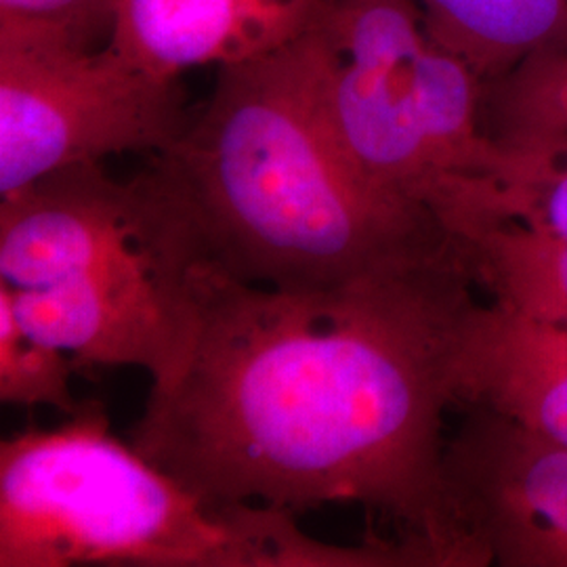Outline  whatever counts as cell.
<instances>
[{
	"label": "cell",
	"instance_id": "cell-6",
	"mask_svg": "<svg viewBox=\"0 0 567 567\" xmlns=\"http://www.w3.org/2000/svg\"><path fill=\"white\" fill-rule=\"evenodd\" d=\"M187 122L179 79L143 68L112 42L76 49L0 39V198L74 164L163 154Z\"/></svg>",
	"mask_w": 567,
	"mask_h": 567
},
{
	"label": "cell",
	"instance_id": "cell-15",
	"mask_svg": "<svg viewBox=\"0 0 567 567\" xmlns=\"http://www.w3.org/2000/svg\"><path fill=\"white\" fill-rule=\"evenodd\" d=\"M121 7L122 0H0V39L102 49L114 39Z\"/></svg>",
	"mask_w": 567,
	"mask_h": 567
},
{
	"label": "cell",
	"instance_id": "cell-12",
	"mask_svg": "<svg viewBox=\"0 0 567 567\" xmlns=\"http://www.w3.org/2000/svg\"><path fill=\"white\" fill-rule=\"evenodd\" d=\"M484 122L494 140L567 135V41L487 82Z\"/></svg>",
	"mask_w": 567,
	"mask_h": 567
},
{
	"label": "cell",
	"instance_id": "cell-4",
	"mask_svg": "<svg viewBox=\"0 0 567 567\" xmlns=\"http://www.w3.org/2000/svg\"><path fill=\"white\" fill-rule=\"evenodd\" d=\"M203 261L177 189L150 158L128 182L74 164L0 198V290L21 328L81 368H182Z\"/></svg>",
	"mask_w": 567,
	"mask_h": 567
},
{
	"label": "cell",
	"instance_id": "cell-9",
	"mask_svg": "<svg viewBox=\"0 0 567 567\" xmlns=\"http://www.w3.org/2000/svg\"><path fill=\"white\" fill-rule=\"evenodd\" d=\"M456 405L486 408L567 446V330L473 305L456 355Z\"/></svg>",
	"mask_w": 567,
	"mask_h": 567
},
{
	"label": "cell",
	"instance_id": "cell-11",
	"mask_svg": "<svg viewBox=\"0 0 567 567\" xmlns=\"http://www.w3.org/2000/svg\"><path fill=\"white\" fill-rule=\"evenodd\" d=\"M461 246L489 303L567 330V238L507 219L466 236Z\"/></svg>",
	"mask_w": 567,
	"mask_h": 567
},
{
	"label": "cell",
	"instance_id": "cell-3",
	"mask_svg": "<svg viewBox=\"0 0 567 567\" xmlns=\"http://www.w3.org/2000/svg\"><path fill=\"white\" fill-rule=\"evenodd\" d=\"M435 567L398 536L341 547L295 513L215 503L112 435L100 402L0 444V567Z\"/></svg>",
	"mask_w": 567,
	"mask_h": 567
},
{
	"label": "cell",
	"instance_id": "cell-7",
	"mask_svg": "<svg viewBox=\"0 0 567 567\" xmlns=\"http://www.w3.org/2000/svg\"><path fill=\"white\" fill-rule=\"evenodd\" d=\"M444 489L468 567H567V446L486 408H463Z\"/></svg>",
	"mask_w": 567,
	"mask_h": 567
},
{
	"label": "cell",
	"instance_id": "cell-8",
	"mask_svg": "<svg viewBox=\"0 0 567 567\" xmlns=\"http://www.w3.org/2000/svg\"><path fill=\"white\" fill-rule=\"evenodd\" d=\"M324 0H122L112 44L143 68L179 79L203 65L259 60L299 41Z\"/></svg>",
	"mask_w": 567,
	"mask_h": 567
},
{
	"label": "cell",
	"instance_id": "cell-5",
	"mask_svg": "<svg viewBox=\"0 0 567 567\" xmlns=\"http://www.w3.org/2000/svg\"><path fill=\"white\" fill-rule=\"evenodd\" d=\"M311 39L326 121L368 182L456 240L503 219L508 150L487 135L486 82L419 0H324Z\"/></svg>",
	"mask_w": 567,
	"mask_h": 567
},
{
	"label": "cell",
	"instance_id": "cell-1",
	"mask_svg": "<svg viewBox=\"0 0 567 567\" xmlns=\"http://www.w3.org/2000/svg\"><path fill=\"white\" fill-rule=\"evenodd\" d=\"M463 250L337 290L192 276L179 372L152 385L131 446L215 503H353L442 567H466L444 489V416L477 303Z\"/></svg>",
	"mask_w": 567,
	"mask_h": 567
},
{
	"label": "cell",
	"instance_id": "cell-2",
	"mask_svg": "<svg viewBox=\"0 0 567 567\" xmlns=\"http://www.w3.org/2000/svg\"><path fill=\"white\" fill-rule=\"evenodd\" d=\"M204 264L280 290H337L461 252L433 215L377 189L326 121L311 30L224 65L182 137L152 156Z\"/></svg>",
	"mask_w": 567,
	"mask_h": 567
},
{
	"label": "cell",
	"instance_id": "cell-14",
	"mask_svg": "<svg viewBox=\"0 0 567 567\" xmlns=\"http://www.w3.org/2000/svg\"><path fill=\"white\" fill-rule=\"evenodd\" d=\"M498 142L511 154L501 183L503 219L536 225L567 238V135Z\"/></svg>",
	"mask_w": 567,
	"mask_h": 567
},
{
	"label": "cell",
	"instance_id": "cell-10",
	"mask_svg": "<svg viewBox=\"0 0 567 567\" xmlns=\"http://www.w3.org/2000/svg\"><path fill=\"white\" fill-rule=\"evenodd\" d=\"M435 41L492 82L567 41V0H419Z\"/></svg>",
	"mask_w": 567,
	"mask_h": 567
},
{
	"label": "cell",
	"instance_id": "cell-13",
	"mask_svg": "<svg viewBox=\"0 0 567 567\" xmlns=\"http://www.w3.org/2000/svg\"><path fill=\"white\" fill-rule=\"evenodd\" d=\"M79 362L60 347L28 334L0 290V402L20 408L49 405L72 416L82 402L72 395L70 379Z\"/></svg>",
	"mask_w": 567,
	"mask_h": 567
}]
</instances>
